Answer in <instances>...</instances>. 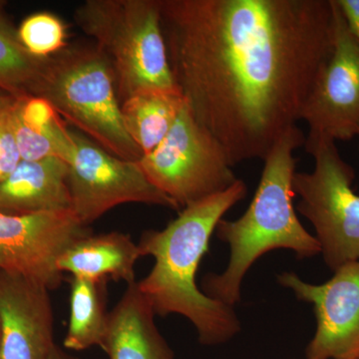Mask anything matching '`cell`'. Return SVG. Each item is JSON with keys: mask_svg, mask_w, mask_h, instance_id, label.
I'll list each match as a JSON object with an SVG mask.
<instances>
[{"mask_svg": "<svg viewBox=\"0 0 359 359\" xmlns=\"http://www.w3.org/2000/svg\"><path fill=\"white\" fill-rule=\"evenodd\" d=\"M155 316L138 283L129 285L109 313L101 348L109 359H174L156 327Z\"/></svg>", "mask_w": 359, "mask_h": 359, "instance_id": "14", "label": "cell"}, {"mask_svg": "<svg viewBox=\"0 0 359 359\" xmlns=\"http://www.w3.org/2000/svg\"><path fill=\"white\" fill-rule=\"evenodd\" d=\"M69 165L59 158L21 160L0 183V212L9 215L72 211Z\"/></svg>", "mask_w": 359, "mask_h": 359, "instance_id": "13", "label": "cell"}, {"mask_svg": "<svg viewBox=\"0 0 359 359\" xmlns=\"http://www.w3.org/2000/svg\"><path fill=\"white\" fill-rule=\"evenodd\" d=\"M314 159L311 173H295L292 187L299 198L297 212L313 224L320 254L328 268L359 262V195L354 192L353 168L342 159L337 143L306 138Z\"/></svg>", "mask_w": 359, "mask_h": 359, "instance_id": "6", "label": "cell"}, {"mask_svg": "<svg viewBox=\"0 0 359 359\" xmlns=\"http://www.w3.org/2000/svg\"><path fill=\"white\" fill-rule=\"evenodd\" d=\"M175 81L231 166L297 123L334 39V0H160Z\"/></svg>", "mask_w": 359, "mask_h": 359, "instance_id": "1", "label": "cell"}, {"mask_svg": "<svg viewBox=\"0 0 359 359\" xmlns=\"http://www.w3.org/2000/svg\"><path fill=\"white\" fill-rule=\"evenodd\" d=\"M358 359H359V358Z\"/></svg>", "mask_w": 359, "mask_h": 359, "instance_id": "27", "label": "cell"}, {"mask_svg": "<svg viewBox=\"0 0 359 359\" xmlns=\"http://www.w3.org/2000/svg\"><path fill=\"white\" fill-rule=\"evenodd\" d=\"M44 60L26 50L18 30L0 9V90L15 98L32 95Z\"/></svg>", "mask_w": 359, "mask_h": 359, "instance_id": "19", "label": "cell"}, {"mask_svg": "<svg viewBox=\"0 0 359 359\" xmlns=\"http://www.w3.org/2000/svg\"><path fill=\"white\" fill-rule=\"evenodd\" d=\"M11 112L21 159L59 158L70 164L76 150L74 137L48 101L39 96L20 97Z\"/></svg>", "mask_w": 359, "mask_h": 359, "instance_id": "16", "label": "cell"}, {"mask_svg": "<svg viewBox=\"0 0 359 359\" xmlns=\"http://www.w3.org/2000/svg\"><path fill=\"white\" fill-rule=\"evenodd\" d=\"M0 346H1V321H0Z\"/></svg>", "mask_w": 359, "mask_h": 359, "instance_id": "25", "label": "cell"}, {"mask_svg": "<svg viewBox=\"0 0 359 359\" xmlns=\"http://www.w3.org/2000/svg\"><path fill=\"white\" fill-rule=\"evenodd\" d=\"M184 103L180 94L161 91L142 92L123 101L125 128L143 156L153 152L166 138Z\"/></svg>", "mask_w": 359, "mask_h": 359, "instance_id": "17", "label": "cell"}, {"mask_svg": "<svg viewBox=\"0 0 359 359\" xmlns=\"http://www.w3.org/2000/svg\"><path fill=\"white\" fill-rule=\"evenodd\" d=\"M142 257L138 245L119 231L79 238L58 259L61 273L96 280L136 283L137 261Z\"/></svg>", "mask_w": 359, "mask_h": 359, "instance_id": "15", "label": "cell"}, {"mask_svg": "<svg viewBox=\"0 0 359 359\" xmlns=\"http://www.w3.org/2000/svg\"><path fill=\"white\" fill-rule=\"evenodd\" d=\"M50 290L0 271V359H48L55 346Z\"/></svg>", "mask_w": 359, "mask_h": 359, "instance_id": "12", "label": "cell"}, {"mask_svg": "<svg viewBox=\"0 0 359 359\" xmlns=\"http://www.w3.org/2000/svg\"><path fill=\"white\" fill-rule=\"evenodd\" d=\"M139 164L179 209L224 192L238 180L221 144L196 121L186 103L166 138Z\"/></svg>", "mask_w": 359, "mask_h": 359, "instance_id": "7", "label": "cell"}, {"mask_svg": "<svg viewBox=\"0 0 359 359\" xmlns=\"http://www.w3.org/2000/svg\"><path fill=\"white\" fill-rule=\"evenodd\" d=\"M90 233L72 211L0 212V271L25 276L49 290L57 289L63 280L59 257Z\"/></svg>", "mask_w": 359, "mask_h": 359, "instance_id": "10", "label": "cell"}, {"mask_svg": "<svg viewBox=\"0 0 359 359\" xmlns=\"http://www.w3.org/2000/svg\"><path fill=\"white\" fill-rule=\"evenodd\" d=\"M334 39L330 55L314 80L302 109L306 138L337 143L359 133V41L347 26L334 0Z\"/></svg>", "mask_w": 359, "mask_h": 359, "instance_id": "9", "label": "cell"}, {"mask_svg": "<svg viewBox=\"0 0 359 359\" xmlns=\"http://www.w3.org/2000/svg\"><path fill=\"white\" fill-rule=\"evenodd\" d=\"M72 133L76 150L68 164V186L72 212L80 223L88 226L109 210L127 203L179 210L151 183L139 161L120 159L84 134Z\"/></svg>", "mask_w": 359, "mask_h": 359, "instance_id": "8", "label": "cell"}, {"mask_svg": "<svg viewBox=\"0 0 359 359\" xmlns=\"http://www.w3.org/2000/svg\"><path fill=\"white\" fill-rule=\"evenodd\" d=\"M304 142L297 125L283 135L264 159L263 173L247 211L235 221L219 222L215 233L230 247V259L224 273L203 278V292L208 297L235 306L241 302L245 273L271 250H290L297 259L320 254L318 240L304 228L292 202L297 173L294 153Z\"/></svg>", "mask_w": 359, "mask_h": 359, "instance_id": "3", "label": "cell"}, {"mask_svg": "<svg viewBox=\"0 0 359 359\" xmlns=\"http://www.w3.org/2000/svg\"><path fill=\"white\" fill-rule=\"evenodd\" d=\"M107 283V280L72 276L65 348L81 351L102 344L109 318L106 309Z\"/></svg>", "mask_w": 359, "mask_h": 359, "instance_id": "18", "label": "cell"}, {"mask_svg": "<svg viewBox=\"0 0 359 359\" xmlns=\"http://www.w3.org/2000/svg\"><path fill=\"white\" fill-rule=\"evenodd\" d=\"M358 358H359V356H358Z\"/></svg>", "mask_w": 359, "mask_h": 359, "instance_id": "28", "label": "cell"}, {"mask_svg": "<svg viewBox=\"0 0 359 359\" xmlns=\"http://www.w3.org/2000/svg\"><path fill=\"white\" fill-rule=\"evenodd\" d=\"M358 138H359V133H358Z\"/></svg>", "mask_w": 359, "mask_h": 359, "instance_id": "26", "label": "cell"}, {"mask_svg": "<svg viewBox=\"0 0 359 359\" xmlns=\"http://www.w3.org/2000/svg\"><path fill=\"white\" fill-rule=\"evenodd\" d=\"M347 26L359 41V0H337Z\"/></svg>", "mask_w": 359, "mask_h": 359, "instance_id": "22", "label": "cell"}, {"mask_svg": "<svg viewBox=\"0 0 359 359\" xmlns=\"http://www.w3.org/2000/svg\"><path fill=\"white\" fill-rule=\"evenodd\" d=\"M18 36L26 50L37 58H48L67 46V28L55 14L37 13L21 23Z\"/></svg>", "mask_w": 359, "mask_h": 359, "instance_id": "20", "label": "cell"}, {"mask_svg": "<svg viewBox=\"0 0 359 359\" xmlns=\"http://www.w3.org/2000/svg\"><path fill=\"white\" fill-rule=\"evenodd\" d=\"M74 20L109 62L120 102L142 92L182 95L168 57L160 0H86Z\"/></svg>", "mask_w": 359, "mask_h": 359, "instance_id": "4", "label": "cell"}, {"mask_svg": "<svg viewBox=\"0 0 359 359\" xmlns=\"http://www.w3.org/2000/svg\"><path fill=\"white\" fill-rule=\"evenodd\" d=\"M48 359H78L73 358L70 354L66 353L62 348H60L58 346H54L52 348L50 354H49Z\"/></svg>", "mask_w": 359, "mask_h": 359, "instance_id": "23", "label": "cell"}, {"mask_svg": "<svg viewBox=\"0 0 359 359\" xmlns=\"http://www.w3.org/2000/svg\"><path fill=\"white\" fill-rule=\"evenodd\" d=\"M15 100V97L9 95L6 92H0V111L6 109L9 107Z\"/></svg>", "mask_w": 359, "mask_h": 359, "instance_id": "24", "label": "cell"}, {"mask_svg": "<svg viewBox=\"0 0 359 359\" xmlns=\"http://www.w3.org/2000/svg\"><path fill=\"white\" fill-rule=\"evenodd\" d=\"M278 280L299 301L313 306L316 330L306 347V359L358 358L359 262L339 266L321 285L304 282L294 273H283Z\"/></svg>", "mask_w": 359, "mask_h": 359, "instance_id": "11", "label": "cell"}, {"mask_svg": "<svg viewBox=\"0 0 359 359\" xmlns=\"http://www.w3.org/2000/svg\"><path fill=\"white\" fill-rule=\"evenodd\" d=\"M32 95L110 154L133 162L143 157L125 128L114 73L95 45H67L45 58Z\"/></svg>", "mask_w": 359, "mask_h": 359, "instance_id": "5", "label": "cell"}, {"mask_svg": "<svg viewBox=\"0 0 359 359\" xmlns=\"http://www.w3.org/2000/svg\"><path fill=\"white\" fill-rule=\"evenodd\" d=\"M238 180L231 188L189 205L163 230L144 231L142 257H154L152 271L138 283L156 316L176 313L188 318L204 346H218L241 332L233 306L216 301L198 287L196 276L210 240L224 214L247 196Z\"/></svg>", "mask_w": 359, "mask_h": 359, "instance_id": "2", "label": "cell"}, {"mask_svg": "<svg viewBox=\"0 0 359 359\" xmlns=\"http://www.w3.org/2000/svg\"><path fill=\"white\" fill-rule=\"evenodd\" d=\"M13 104L0 111V183L13 173L22 160L14 133Z\"/></svg>", "mask_w": 359, "mask_h": 359, "instance_id": "21", "label": "cell"}]
</instances>
